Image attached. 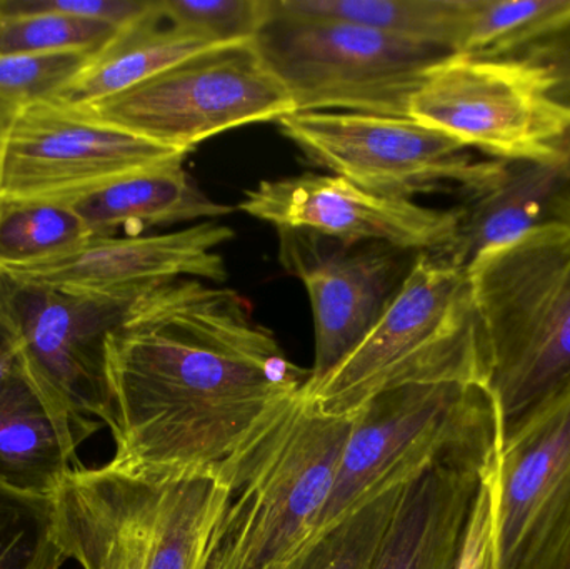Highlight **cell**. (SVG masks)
Listing matches in <instances>:
<instances>
[{
    "mask_svg": "<svg viewBox=\"0 0 570 569\" xmlns=\"http://www.w3.org/2000/svg\"><path fill=\"white\" fill-rule=\"evenodd\" d=\"M80 107L106 126L186 154L217 134L277 122L295 110L254 40L203 50L130 89Z\"/></svg>",
    "mask_w": 570,
    "mask_h": 569,
    "instance_id": "cell-9",
    "label": "cell"
},
{
    "mask_svg": "<svg viewBox=\"0 0 570 569\" xmlns=\"http://www.w3.org/2000/svg\"><path fill=\"white\" fill-rule=\"evenodd\" d=\"M233 237L234 230L217 220L157 236H90L49 259L0 273L20 283L99 296L137 293L176 279L223 284L229 273L217 249Z\"/></svg>",
    "mask_w": 570,
    "mask_h": 569,
    "instance_id": "cell-16",
    "label": "cell"
},
{
    "mask_svg": "<svg viewBox=\"0 0 570 569\" xmlns=\"http://www.w3.org/2000/svg\"><path fill=\"white\" fill-rule=\"evenodd\" d=\"M57 545L83 569H210L230 490L219 474L73 468L52 494Z\"/></svg>",
    "mask_w": 570,
    "mask_h": 569,
    "instance_id": "cell-2",
    "label": "cell"
},
{
    "mask_svg": "<svg viewBox=\"0 0 570 569\" xmlns=\"http://www.w3.org/2000/svg\"><path fill=\"white\" fill-rule=\"evenodd\" d=\"M281 133L315 166L379 196L409 199L454 186L468 197L494 186L505 160H478L468 147L407 117L291 112Z\"/></svg>",
    "mask_w": 570,
    "mask_h": 569,
    "instance_id": "cell-11",
    "label": "cell"
},
{
    "mask_svg": "<svg viewBox=\"0 0 570 569\" xmlns=\"http://www.w3.org/2000/svg\"><path fill=\"white\" fill-rule=\"evenodd\" d=\"M498 508L499 461L482 478L465 524L454 569H499Z\"/></svg>",
    "mask_w": 570,
    "mask_h": 569,
    "instance_id": "cell-31",
    "label": "cell"
},
{
    "mask_svg": "<svg viewBox=\"0 0 570 569\" xmlns=\"http://www.w3.org/2000/svg\"><path fill=\"white\" fill-rule=\"evenodd\" d=\"M156 0H0V16L56 12L122 29L153 9Z\"/></svg>",
    "mask_w": 570,
    "mask_h": 569,
    "instance_id": "cell-32",
    "label": "cell"
},
{
    "mask_svg": "<svg viewBox=\"0 0 570 569\" xmlns=\"http://www.w3.org/2000/svg\"><path fill=\"white\" fill-rule=\"evenodd\" d=\"M568 0H465L462 53L482 56L515 33L564 9Z\"/></svg>",
    "mask_w": 570,
    "mask_h": 569,
    "instance_id": "cell-30",
    "label": "cell"
},
{
    "mask_svg": "<svg viewBox=\"0 0 570 569\" xmlns=\"http://www.w3.org/2000/svg\"><path fill=\"white\" fill-rule=\"evenodd\" d=\"M499 569L570 567V387L504 436Z\"/></svg>",
    "mask_w": 570,
    "mask_h": 569,
    "instance_id": "cell-14",
    "label": "cell"
},
{
    "mask_svg": "<svg viewBox=\"0 0 570 569\" xmlns=\"http://www.w3.org/2000/svg\"><path fill=\"white\" fill-rule=\"evenodd\" d=\"M465 271L508 436L570 387V226L542 224Z\"/></svg>",
    "mask_w": 570,
    "mask_h": 569,
    "instance_id": "cell-3",
    "label": "cell"
},
{
    "mask_svg": "<svg viewBox=\"0 0 570 569\" xmlns=\"http://www.w3.org/2000/svg\"><path fill=\"white\" fill-rule=\"evenodd\" d=\"M552 223H562L570 226V179L558 203H556L554 209H552Z\"/></svg>",
    "mask_w": 570,
    "mask_h": 569,
    "instance_id": "cell-34",
    "label": "cell"
},
{
    "mask_svg": "<svg viewBox=\"0 0 570 569\" xmlns=\"http://www.w3.org/2000/svg\"><path fill=\"white\" fill-rule=\"evenodd\" d=\"M150 290L99 296L20 283L0 273V320L16 337L23 374L76 450L109 426L107 337Z\"/></svg>",
    "mask_w": 570,
    "mask_h": 569,
    "instance_id": "cell-8",
    "label": "cell"
},
{
    "mask_svg": "<svg viewBox=\"0 0 570 569\" xmlns=\"http://www.w3.org/2000/svg\"><path fill=\"white\" fill-rule=\"evenodd\" d=\"M491 470L438 467L407 484L368 569H454L475 494Z\"/></svg>",
    "mask_w": 570,
    "mask_h": 569,
    "instance_id": "cell-17",
    "label": "cell"
},
{
    "mask_svg": "<svg viewBox=\"0 0 570 569\" xmlns=\"http://www.w3.org/2000/svg\"><path fill=\"white\" fill-rule=\"evenodd\" d=\"M106 370L114 464L220 478L311 380L246 297L197 279L140 296L107 337Z\"/></svg>",
    "mask_w": 570,
    "mask_h": 569,
    "instance_id": "cell-1",
    "label": "cell"
},
{
    "mask_svg": "<svg viewBox=\"0 0 570 569\" xmlns=\"http://www.w3.org/2000/svg\"><path fill=\"white\" fill-rule=\"evenodd\" d=\"M404 488L375 498L321 540L311 545L292 569H368L394 517Z\"/></svg>",
    "mask_w": 570,
    "mask_h": 569,
    "instance_id": "cell-25",
    "label": "cell"
},
{
    "mask_svg": "<svg viewBox=\"0 0 570 569\" xmlns=\"http://www.w3.org/2000/svg\"><path fill=\"white\" fill-rule=\"evenodd\" d=\"M485 384L468 271L417 254L397 296L361 344L304 393L327 414H355L384 391L411 384Z\"/></svg>",
    "mask_w": 570,
    "mask_h": 569,
    "instance_id": "cell-6",
    "label": "cell"
},
{
    "mask_svg": "<svg viewBox=\"0 0 570 569\" xmlns=\"http://www.w3.org/2000/svg\"><path fill=\"white\" fill-rule=\"evenodd\" d=\"M117 30L110 23L66 13L0 16V56L70 49L96 53L116 36Z\"/></svg>",
    "mask_w": 570,
    "mask_h": 569,
    "instance_id": "cell-26",
    "label": "cell"
},
{
    "mask_svg": "<svg viewBox=\"0 0 570 569\" xmlns=\"http://www.w3.org/2000/svg\"><path fill=\"white\" fill-rule=\"evenodd\" d=\"M76 448L23 373L0 381V483L50 500Z\"/></svg>",
    "mask_w": 570,
    "mask_h": 569,
    "instance_id": "cell-21",
    "label": "cell"
},
{
    "mask_svg": "<svg viewBox=\"0 0 570 569\" xmlns=\"http://www.w3.org/2000/svg\"><path fill=\"white\" fill-rule=\"evenodd\" d=\"M52 500L17 493L0 483V569H60Z\"/></svg>",
    "mask_w": 570,
    "mask_h": 569,
    "instance_id": "cell-24",
    "label": "cell"
},
{
    "mask_svg": "<svg viewBox=\"0 0 570 569\" xmlns=\"http://www.w3.org/2000/svg\"><path fill=\"white\" fill-rule=\"evenodd\" d=\"M186 154L109 184L72 204L90 236H139L156 226L217 220L234 207L217 204L203 193L184 169Z\"/></svg>",
    "mask_w": 570,
    "mask_h": 569,
    "instance_id": "cell-19",
    "label": "cell"
},
{
    "mask_svg": "<svg viewBox=\"0 0 570 569\" xmlns=\"http://www.w3.org/2000/svg\"><path fill=\"white\" fill-rule=\"evenodd\" d=\"M570 179V137L561 156L549 160L505 163L501 179L478 196L468 197L454 243L438 256L468 269L469 264L498 247L521 239L529 230L552 223V209Z\"/></svg>",
    "mask_w": 570,
    "mask_h": 569,
    "instance_id": "cell-18",
    "label": "cell"
},
{
    "mask_svg": "<svg viewBox=\"0 0 570 569\" xmlns=\"http://www.w3.org/2000/svg\"><path fill=\"white\" fill-rule=\"evenodd\" d=\"M76 210L46 203H0V269L49 259L89 239Z\"/></svg>",
    "mask_w": 570,
    "mask_h": 569,
    "instance_id": "cell-23",
    "label": "cell"
},
{
    "mask_svg": "<svg viewBox=\"0 0 570 569\" xmlns=\"http://www.w3.org/2000/svg\"><path fill=\"white\" fill-rule=\"evenodd\" d=\"M269 3V20L254 42L291 94L294 112L409 119V104L429 70L452 56L358 23L279 12Z\"/></svg>",
    "mask_w": 570,
    "mask_h": 569,
    "instance_id": "cell-7",
    "label": "cell"
},
{
    "mask_svg": "<svg viewBox=\"0 0 570 569\" xmlns=\"http://www.w3.org/2000/svg\"><path fill=\"white\" fill-rule=\"evenodd\" d=\"M279 12L344 20L462 53L465 0H273Z\"/></svg>",
    "mask_w": 570,
    "mask_h": 569,
    "instance_id": "cell-22",
    "label": "cell"
},
{
    "mask_svg": "<svg viewBox=\"0 0 570 569\" xmlns=\"http://www.w3.org/2000/svg\"><path fill=\"white\" fill-rule=\"evenodd\" d=\"M277 236L281 266L304 284L311 301L315 361L307 386H314L374 330L419 253L288 227Z\"/></svg>",
    "mask_w": 570,
    "mask_h": 569,
    "instance_id": "cell-13",
    "label": "cell"
},
{
    "mask_svg": "<svg viewBox=\"0 0 570 569\" xmlns=\"http://www.w3.org/2000/svg\"><path fill=\"white\" fill-rule=\"evenodd\" d=\"M481 57L522 60L538 67L551 82L552 99L570 109V0L564 9L492 47Z\"/></svg>",
    "mask_w": 570,
    "mask_h": 569,
    "instance_id": "cell-28",
    "label": "cell"
},
{
    "mask_svg": "<svg viewBox=\"0 0 570 569\" xmlns=\"http://www.w3.org/2000/svg\"><path fill=\"white\" fill-rule=\"evenodd\" d=\"M354 420L324 413L302 391L224 474L230 501L213 569L297 565L331 500Z\"/></svg>",
    "mask_w": 570,
    "mask_h": 569,
    "instance_id": "cell-4",
    "label": "cell"
},
{
    "mask_svg": "<svg viewBox=\"0 0 570 569\" xmlns=\"http://www.w3.org/2000/svg\"><path fill=\"white\" fill-rule=\"evenodd\" d=\"M237 209L277 229L314 230L344 243H385L411 253L442 254L458 234L461 209H435L379 196L328 174L263 180Z\"/></svg>",
    "mask_w": 570,
    "mask_h": 569,
    "instance_id": "cell-15",
    "label": "cell"
},
{
    "mask_svg": "<svg viewBox=\"0 0 570 569\" xmlns=\"http://www.w3.org/2000/svg\"><path fill=\"white\" fill-rule=\"evenodd\" d=\"M549 90L531 63L455 53L429 70L409 119L495 160L554 159L568 146L570 109Z\"/></svg>",
    "mask_w": 570,
    "mask_h": 569,
    "instance_id": "cell-10",
    "label": "cell"
},
{
    "mask_svg": "<svg viewBox=\"0 0 570 569\" xmlns=\"http://www.w3.org/2000/svg\"><path fill=\"white\" fill-rule=\"evenodd\" d=\"M16 107L7 106V104L0 102V129H2L3 124L9 120V117L12 116Z\"/></svg>",
    "mask_w": 570,
    "mask_h": 569,
    "instance_id": "cell-35",
    "label": "cell"
},
{
    "mask_svg": "<svg viewBox=\"0 0 570 569\" xmlns=\"http://www.w3.org/2000/svg\"><path fill=\"white\" fill-rule=\"evenodd\" d=\"M569 569H570V567H569Z\"/></svg>",
    "mask_w": 570,
    "mask_h": 569,
    "instance_id": "cell-37",
    "label": "cell"
},
{
    "mask_svg": "<svg viewBox=\"0 0 570 569\" xmlns=\"http://www.w3.org/2000/svg\"><path fill=\"white\" fill-rule=\"evenodd\" d=\"M160 6L177 26L217 43L256 39L271 17L269 0H160Z\"/></svg>",
    "mask_w": 570,
    "mask_h": 569,
    "instance_id": "cell-29",
    "label": "cell"
},
{
    "mask_svg": "<svg viewBox=\"0 0 570 569\" xmlns=\"http://www.w3.org/2000/svg\"><path fill=\"white\" fill-rule=\"evenodd\" d=\"M217 46L224 43L174 23L160 0H156L149 12L117 30L56 99L86 106L130 89L167 67Z\"/></svg>",
    "mask_w": 570,
    "mask_h": 569,
    "instance_id": "cell-20",
    "label": "cell"
},
{
    "mask_svg": "<svg viewBox=\"0 0 570 569\" xmlns=\"http://www.w3.org/2000/svg\"><path fill=\"white\" fill-rule=\"evenodd\" d=\"M210 569H213V568H210Z\"/></svg>",
    "mask_w": 570,
    "mask_h": 569,
    "instance_id": "cell-36",
    "label": "cell"
},
{
    "mask_svg": "<svg viewBox=\"0 0 570 569\" xmlns=\"http://www.w3.org/2000/svg\"><path fill=\"white\" fill-rule=\"evenodd\" d=\"M177 154L186 153L106 126L56 97L23 104L0 129V203L70 207Z\"/></svg>",
    "mask_w": 570,
    "mask_h": 569,
    "instance_id": "cell-12",
    "label": "cell"
},
{
    "mask_svg": "<svg viewBox=\"0 0 570 569\" xmlns=\"http://www.w3.org/2000/svg\"><path fill=\"white\" fill-rule=\"evenodd\" d=\"M23 373L19 346L9 327L0 320V381Z\"/></svg>",
    "mask_w": 570,
    "mask_h": 569,
    "instance_id": "cell-33",
    "label": "cell"
},
{
    "mask_svg": "<svg viewBox=\"0 0 570 569\" xmlns=\"http://www.w3.org/2000/svg\"><path fill=\"white\" fill-rule=\"evenodd\" d=\"M502 440L501 413L485 384H411L377 394L355 413L312 543L375 498L434 468L491 470Z\"/></svg>",
    "mask_w": 570,
    "mask_h": 569,
    "instance_id": "cell-5",
    "label": "cell"
},
{
    "mask_svg": "<svg viewBox=\"0 0 570 569\" xmlns=\"http://www.w3.org/2000/svg\"><path fill=\"white\" fill-rule=\"evenodd\" d=\"M89 50L10 53L0 56V102L20 107L52 99L92 59Z\"/></svg>",
    "mask_w": 570,
    "mask_h": 569,
    "instance_id": "cell-27",
    "label": "cell"
}]
</instances>
